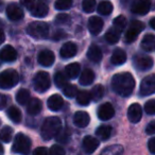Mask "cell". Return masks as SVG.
I'll list each match as a JSON object with an SVG mask.
<instances>
[{"label": "cell", "instance_id": "51", "mask_svg": "<svg viewBox=\"0 0 155 155\" xmlns=\"http://www.w3.org/2000/svg\"><path fill=\"white\" fill-rule=\"evenodd\" d=\"M64 36H66V34H65L64 32H62V31H58L56 34L53 35V38L54 39H60V38H62V37H64Z\"/></svg>", "mask_w": 155, "mask_h": 155}, {"label": "cell", "instance_id": "36", "mask_svg": "<svg viewBox=\"0 0 155 155\" xmlns=\"http://www.w3.org/2000/svg\"><path fill=\"white\" fill-rule=\"evenodd\" d=\"M119 38H120V33L118 31H116L114 28L108 30L105 34V39L107 43L110 44H116L118 43Z\"/></svg>", "mask_w": 155, "mask_h": 155}, {"label": "cell", "instance_id": "28", "mask_svg": "<svg viewBox=\"0 0 155 155\" xmlns=\"http://www.w3.org/2000/svg\"><path fill=\"white\" fill-rule=\"evenodd\" d=\"M65 72L70 79H75L80 74V65L78 63H71V64L67 65L65 68Z\"/></svg>", "mask_w": 155, "mask_h": 155}, {"label": "cell", "instance_id": "31", "mask_svg": "<svg viewBox=\"0 0 155 155\" xmlns=\"http://www.w3.org/2000/svg\"><path fill=\"white\" fill-rule=\"evenodd\" d=\"M12 137H13V129L11 127H8V125L3 127L0 131V139L5 143H8L12 140Z\"/></svg>", "mask_w": 155, "mask_h": 155}, {"label": "cell", "instance_id": "9", "mask_svg": "<svg viewBox=\"0 0 155 155\" xmlns=\"http://www.w3.org/2000/svg\"><path fill=\"white\" fill-rule=\"evenodd\" d=\"M7 16L9 19L13 20V21H17L24 18V11L16 3H10L7 7Z\"/></svg>", "mask_w": 155, "mask_h": 155}, {"label": "cell", "instance_id": "54", "mask_svg": "<svg viewBox=\"0 0 155 155\" xmlns=\"http://www.w3.org/2000/svg\"><path fill=\"white\" fill-rule=\"evenodd\" d=\"M5 154V150H3V147L0 144V155H3Z\"/></svg>", "mask_w": 155, "mask_h": 155}, {"label": "cell", "instance_id": "13", "mask_svg": "<svg viewBox=\"0 0 155 155\" xmlns=\"http://www.w3.org/2000/svg\"><path fill=\"white\" fill-rule=\"evenodd\" d=\"M37 61L38 63L44 67H50L55 61V56H54V53L51 51V50H43V51L39 52L38 58H37Z\"/></svg>", "mask_w": 155, "mask_h": 155}, {"label": "cell", "instance_id": "8", "mask_svg": "<svg viewBox=\"0 0 155 155\" xmlns=\"http://www.w3.org/2000/svg\"><path fill=\"white\" fill-rule=\"evenodd\" d=\"M144 29L143 22L139 21V20H133L130 25L129 30L125 33V41L127 43H132L137 38L138 34Z\"/></svg>", "mask_w": 155, "mask_h": 155}, {"label": "cell", "instance_id": "30", "mask_svg": "<svg viewBox=\"0 0 155 155\" xmlns=\"http://www.w3.org/2000/svg\"><path fill=\"white\" fill-rule=\"evenodd\" d=\"M8 117L13 121L14 123H19L21 121V112L16 106H11L8 110Z\"/></svg>", "mask_w": 155, "mask_h": 155}, {"label": "cell", "instance_id": "15", "mask_svg": "<svg viewBox=\"0 0 155 155\" xmlns=\"http://www.w3.org/2000/svg\"><path fill=\"white\" fill-rule=\"evenodd\" d=\"M99 144V139L93 137V136H85L84 139H83V149H84L86 154H93L97 150Z\"/></svg>", "mask_w": 155, "mask_h": 155}, {"label": "cell", "instance_id": "19", "mask_svg": "<svg viewBox=\"0 0 155 155\" xmlns=\"http://www.w3.org/2000/svg\"><path fill=\"white\" fill-rule=\"evenodd\" d=\"M31 14L34 17H38V18H43L45 17L46 15L49 12V8L46 3L41 2V1H38L37 3H35L34 5L32 7V9L30 10Z\"/></svg>", "mask_w": 155, "mask_h": 155}, {"label": "cell", "instance_id": "17", "mask_svg": "<svg viewBox=\"0 0 155 155\" xmlns=\"http://www.w3.org/2000/svg\"><path fill=\"white\" fill-rule=\"evenodd\" d=\"M16 58H17V52L12 46H5L0 51V60L3 62H14Z\"/></svg>", "mask_w": 155, "mask_h": 155}, {"label": "cell", "instance_id": "49", "mask_svg": "<svg viewBox=\"0 0 155 155\" xmlns=\"http://www.w3.org/2000/svg\"><path fill=\"white\" fill-rule=\"evenodd\" d=\"M148 148L152 154H155V137L151 138L148 142Z\"/></svg>", "mask_w": 155, "mask_h": 155}, {"label": "cell", "instance_id": "38", "mask_svg": "<svg viewBox=\"0 0 155 155\" xmlns=\"http://www.w3.org/2000/svg\"><path fill=\"white\" fill-rule=\"evenodd\" d=\"M54 83H55V85L60 89H63L67 84H68V83H67L66 77L63 74V72H56L55 73V75H54Z\"/></svg>", "mask_w": 155, "mask_h": 155}, {"label": "cell", "instance_id": "50", "mask_svg": "<svg viewBox=\"0 0 155 155\" xmlns=\"http://www.w3.org/2000/svg\"><path fill=\"white\" fill-rule=\"evenodd\" d=\"M7 105V97L2 94H0V110H3Z\"/></svg>", "mask_w": 155, "mask_h": 155}, {"label": "cell", "instance_id": "21", "mask_svg": "<svg viewBox=\"0 0 155 155\" xmlns=\"http://www.w3.org/2000/svg\"><path fill=\"white\" fill-rule=\"evenodd\" d=\"M89 121H91V117L86 112H77L73 116V122L79 127H87Z\"/></svg>", "mask_w": 155, "mask_h": 155}, {"label": "cell", "instance_id": "35", "mask_svg": "<svg viewBox=\"0 0 155 155\" xmlns=\"http://www.w3.org/2000/svg\"><path fill=\"white\" fill-rule=\"evenodd\" d=\"M113 28L115 29L116 31H118L119 33H121L123 31V29L125 28V26H127V19H125L124 16L120 15L118 16V17H116L114 19V21H113Z\"/></svg>", "mask_w": 155, "mask_h": 155}, {"label": "cell", "instance_id": "43", "mask_svg": "<svg viewBox=\"0 0 155 155\" xmlns=\"http://www.w3.org/2000/svg\"><path fill=\"white\" fill-rule=\"evenodd\" d=\"M49 153L50 155H65V150L63 147L58 146V144H53L50 148Z\"/></svg>", "mask_w": 155, "mask_h": 155}, {"label": "cell", "instance_id": "42", "mask_svg": "<svg viewBox=\"0 0 155 155\" xmlns=\"http://www.w3.org/2000/svg\"><path fill=\"white\" fill-rule=\"evenodd\" d=\"M144 110L148 115H155V99H151L144 105Z\"/></svg>", "mask_w": 155, "mask_h": 155}, {"label": "cell", "instance_id": "6", "mask_svg": "<svg viewBox=\"0 0 155 155\" xmlns=\"http://www.w3.org/2000/svg\"><path fill=\"white\" fill-rule=\"evenodd\" d=\"M33 85L34 89L37 93H45L50 88L51 81H50V75L46 71H39L35 74L33 79Z\"/></svg>", "mask_w": 155, "mask_h": 155}, {"label": "cell", "instance_id": "44", "mask_svg": "<svg viewBox=\"0 0 155 155\" xmlns=\"http://www.w3.org/2000/svg\"><path fill=\"white\" fill-rule=\"evenodd\" d=\"M55 137H56V140H58V142H67L68 141L69 135H68V133H67V131L61 129L60 132L56 134Z\"/></svg>", "mask_w": 155, "mask_h": 155}, {"label": "cell", "instance_id": "4", "mask_svg": "<svg viewBox=\"0 0 155 155\" xmlns=\"http://www.w3.org/2000/svg\"><path fill=\"white\" fill-rule=\"evenodd\" d=\"M18 82H19V75L14 69H7L0 73V88H12L16 86Z\"/></svg>", "mask_w": 155, "mask_h": 155}, {"label": "cell", "instance_id": "25", "mask_svg": "<svg viewBox=\"0 0 155 155\" xmlns=\"http://www.w3.org/2000/svg\"><path fill=\"white\" fill-rule=\"evenodd\" d=\"M141 48L147 52L155 50V35L147 34L141 41Z\"/></svg>", "mask_w": 155, "mask_h": 155}, {"label": "cell", "instance_id": "52", "mask_svg": "<svg viewBox=\"0 0 155 155\" xmlns=\"http://www.w3.org/2000/svg\"><path fill=\"white\" fill-rule=\"evenodd\" d=\"M5 41V32L2 30H0V45L3 44V41Z\"/></svg>", "mask_w": 155, "mask_h": 155}, {"label": "cell", "instance_id": "26", "mask_svg": "<svg viewBox=\"0 0 155 155\" xmlns=\"http://www.w3.org/2000/svg\"><path fill=\"white\" fill-rule=\"evenodd\" d=\"M112 63L114 65H117V66H120V65L124 64L125 61H127V54L123 51L122 49H116L114 52H113L112 58H110Z\"/></svg>", "mask_w": 155, "mask_h": 155}, {"label": "cell", "instance_id": "12", "mask_svg": "<svg viewBox=\"0 0 155 155\" xmlns=\"http://www.w3.org/2000/svg\"><path fill=\"white\" fill-rule=\"evenodd\" d=\"M142 117V110L141 106L138 103H133L127 110V118L132 123H137L140 121Z\"/></svg>", "mask_w": 155, "mask_h": 155}, {"label": "cell", "instance_id": "39", "mask_svg": "<svg viewBox=\"0 0 155 155\" xmlns=\"http://www.w3.org/2000/svg\"><path fill=\"white\" fill-rule=\"evenodd\" d=\"M72 5V0H56L54 3V7L56 10L60 11H64V10H68Z\"/></svg>", "mask_w": 155, "mask_h": 155}, {"label": "cell", "instance_id": "29", "mask_svg": "<svg viewBox=\"0 0 155 155\" xmlns=\"http://www.w3.org/2000/svg\"><path fill=\"white\" fill-rule=\"evenodd\" d=\"M16 101L20 104V105H27L28 102L30 101V93L27 89L22 88L19 89L16 94Z\"/></svg>", "mask_w": 155, "mask_h": 155}, {"label": "cell", "instance_id": "48", "mask_svg": "<svg viewBox=\"0 0 155 155\" xmlns=\"http://www.w3.org/2000/svg\"><path fill=\"white\" fill-rule=\"evenodd\" d=\"M33 155H48V150L44 147H39L33 151Z\"/></svg>", "mask_w": 155, "mask_h": 155}, {"label": "cell", "instance_id": "27", "mask_svg": "<svg viewBox=\"0 0 155 155\" xmlns=\"http://www.w3.org/2000/svg\"><path fill=\"white\" fill-rule=\"evenodd\" d=\"M96 135L100 140H107L112 135V127L110 125H100L97 130H96Z\"/></svg>", "mask_w": 155, "mask_h": 155}, {"label": "cell", "instance_id": "20", "mask_svg": "<svg viewBox=\"0 0 155 155\" xmlns=\"http://www.w3.org/2000/svg\"><path fill=\"white\" fill-rule=\"evenodd\" d=\"M41 108H43V104H41V101L37 98H33V99H30V101L27 104V112H28L29 115L31 116H36L39 113L41 112Z\"/></svg>", "mask_w": 155, "mask_h": 155}, {"label": "cell", "instance_id": "24", "mask_svg": "<svg viewBox=\"0 0 155 155\" xmlns=\"http://www.w3.org/2000/svg\"><path fill=\"white\" fill-rule=\"evenodd\" d=\"M94 80H95V73H94V71L91 70V69L87 68L81 72L79 82H80V84L83 85V86H87V85L91 84V83L94 82Z\"/></svg>", "mask_w": 155, "mask_h": 155}, {"label": "cell", "instance_id": "40", "mask_svg": "<svg viewBox=\"0 0 155 155\" xmlns=\"http://www.w3.org/2000/svg\"><path fill=\"white\" fill-rule=\"evenodd\" d=\"M63 93H64V95L66 96L67 98H74V97H77L78 89L74 85L67 84L66 86L63 88Z\"/></svg>", "mask_w": 155, "mask_h": 155}, {"label": "cell", "instance_id": "11", "mask_svg": "<svg viewBox=\"0 0 155 155\" xmlns=\"http://www.w3.org/2000/svg\"><path fill=\"white\" fill-rule=\"evenodd\" d=\"M153 60L150 56H137L134 58V66L141 71H147L153 67Z\"/></svg>", "mask_w": 155, "mask_h": 155}, {"label": "cell", "instance_id": "23", "mask_svg": "<svg viewBox=\"0 0 155 155\" xmlns=\"http://www.w3.org/2000/svg\"><path fill=\"white\" fill-rule=\"evenodd\" d=\"M87 58L93 63H99L102 60V51L98 46L91 45L87 51Z\"/></svg>", "mask_w": 155, "mask_h": 155}, {"label": "cell", "instance_id": "2", "mask_svg": "<svg viewBox=\"0 0 155 155\" xmlns=\"http://www.w3.org/2000/svg\"><path fill=\"white\" fill-rule=\"evenodd\" d=\"M61 127H62V122L60 118L54 116L46 118L41 129V135L43 139L50 140L55 137L56 134L60 132Z\"/></svg>", "mask_w": 155, "mask_h": 155}, {"label": "cell", "instance_id": "5", "mask_svg": "<svg viewBox=\"0 0 155 155\" xmlns=\"http://www.w3.org/2000/svg\"><path fill=\"white\" fill-rule=\"evenodd\" d=\"M27 33L37 39L46 38L49 34V26L43 21L31 22L27 28Z\"/></svg>", "mask_w": 155, "mask_h": 155}, {"label": "cell", "instance_id": "41", "mask_svg": "<svg viewBox=\"0 0 155 155\" xmlns=\"http://www.w3.org/2000/svg\"><path fill=\"white\" fill-rule=\"evenodd\" d=\"M83 11L86 13H91L96 9V0H83L82 2Z\"/></svg>", "mask_w": 155, "mask_h": 155}, {"label": "cell", "instance_id": "3", "mask_svg": "<svg viewBox=\"0 0 155 155\" xmlns=\"http://www.w3.org/2000/svg\"><path fill=\"white\" fill-rule=\"evenodd\" d=\"M31 139L22 133H18L14 138L12 151L18 154L28 155L31 150Z\"/></svg>", "mask_w": 155, "mask_h": 155}, {"label": "cell", "instance_id": "33", "mask_svg": "<svg viewBox=\"0 0 155 155\" xmlns=\"http://www.w3.org/2000/svg\"><path fill=\"white\" fill-rule=\"evenodd\" d=\"M91 101V94L88 91H80V93L77 94V102L80 105H88Z\"/></svg>", "mask_w": 155, "mask_h": 155}, {"label": "cell", "instance_id": "16", "mask_svg": "<svg viewBox=\"0 0 155 155\" xmlns=\"http://www.w3.org/2000/svg\"><path fill=\"white\" fill-rule=\"evenodd\" d=\"M103 20L98 16H91L88 20V30L93 35H98L103 29Z\"/></svg>", "mask_w": 155, "mask_h": 155}, {"label": "cell", "instance_id": "14", "mask_svg": "<svg viewBox=\"0 0 155 155\" xmlns=\"http://www.w3.org/2000/svg\"><path fill=\"white\" fill-rule=\"evenodd\" d=\"M151 8V0H137L132 7V12L138 15H146Z\"/></svg>", "mask_w": 155, "mask_h": 155}, {"label": "cell", "instance_id": "34", "mask_svg": "<svg viewBox=\"0 0 155 155\" xmlns=\"http://www.w3.org/2000/svg\"><path fill=\"white\" fill-rule=\"evenodd\" d=\"M103 94H104V89H103V86L101 84H98L96 86L93 87L91 91V100L93 101H99L102 97H103Z\"/></svg>", "mask_w": 155, "mask_h": 155}, {"label": "cell", "instance_id": "18", "mask_svg": "<svg viewBox=\"0 0 155 155\" xmlns=\"http://www.w3.org/2000/svg\"><path fill=\"white\" fill-rule=\"evenodd\" d=\"M78 52V47L74 43H71V41H68V43H65L63 45V47L61 48L60 54L63 58H71L77 54Z\"/></svg>", "mask_w": 155, "mask_h": 155}, {"label": "cell", "instance_id": "53", "mask_svg": "<svg viewBox=\"0 0 155 155\" xmlns=\"http://www.w3.org/2000/svg\"><path fill=\"white\" fill-rule=\"evenodd\" d=\"M150 26H151V28H152L153 30H155V17L152 18V19L150 20Z\"/></svg>", "mask_w": 155, "mask_h": 155}, {"label": "cell", "instance_id": "37", "mask_svg": "<svg viewBox=\"0 0 155 155\" xmlns=\"http://www.w3.org/2000/svg\"><path fill=\"white\" fill-rule=\"evenodd\" d=\"M122 153H123L122 147L119 146V144H116V146L108 147L107 149H105L101 153V155H122Z\"/></svg>", "mask_w": 155, "mask_h": 155}, {"label": "cell", "instance_id": "1", "mask_svg": "<svg viewBox=\"0 0 155 155\" xmlns=\"http://www.w3.org/2000/svg\"><path fill=\"white\" fill-rule=\"evenodd\" d=\"M112 88L121 97H129L135 88V79L130 72L117 73L112 79Z\"/></svg>", "mask_w": 155, "mask_h": 155}, {"label": "cell", "instance_id": "7", "mask_svg": "<svg viewBox=\"0 0 155 155\" xmlns=\"http://www.w3.org/2000/svg\"><path fill=\"white\" fill-rule=\"evenodd\" d=\"M139 93L141 96H150L155 94V74L148 75L141 81Z\"/></svg>", "mask_w": 155, "mask_h": 155}, {"label": "cell", "instance_id": "47", "mask_svg": "<svg viewBox=\"0 0 155 155\" xmlns=\"http://www.w3.org/2000/svg\"><path fill=\"white\" fill-rule=\"evenodd\" d=\"M20 3L28 10H31L33 5H35V0H20Z\"/></svg>", "mask_w": 155, "mask_h": 155}, {"label": "cell", "instance_id": "46", "mask_svg": "<svg viewBox=\"0 0 155 155\" xmlns=\"http://www.w3.org/2000/svg\"><path fill=\"white\" fill-rule=\"evenodd\" d=\"M146 132H147V134H149V135H154L155 134V120L151 121V122L149 123L148 127H147Z\"/></svg>", "mask_w": 155, "mask_h": 155}, {"label": "cell", "instance_id": "10", "mask_svg": "<svg viewBox=\"0 0 155 155\" xmlns=\"http://www.w3.org/2000/svg\"><path fill=\"white\" fill-rule=\"evenodd\" d=\"M98 118L102 121H106V120H110V118H113L115 114V110L114 107L110 103H103L99 106L98 108Z\"/></svg>", "mask_w": 155, "mask_h": 155}, {"label": "cell", "instance_id": "32", "mask_svg": "<svg viewBox=\"0 0 155 155\" xmlns=\"http://www.w3.org/2000/svg\"><path fill=\"white\" fill-rule=\"evenodd\" d=\"M113 9H114V7L110 1H102V2L99 3L97 8L98 12L101 15H110L113 12Z\"/></svg>", "mask_w": 155, "mask_h": 155}, {"label": "cell", "instance_id": "45", "mask_svg": "<svg viewBox=\"0 0 155 155\" xmlns=\"http://www.w3.org/2000/svg\"><path fill=\"white\" fill-rule=\"evenodd\" d=\"M68 20H69V16L67 15V14H58V16H56V18H55V22L56 24H58V25H65V24H67L68 22Z\"/></svg>", "mask_w": 155, "mask_h": 155}, {"label": "cell", "instance_id": "22", "mask_svg": "<svg viewBox=\"0 0 155 155\" xmlns=\"http://www.w3.org/2000/svg\"><path fill=\"white\" fill-rule=\"evenodd\" d=\"M48 107L52 110V112H58L61 108L63 107V104H64V100L61 97L60 95H52L51 97H49L47 101Z\"/></svg>", "mask_w": 155, "mask_h": 155}]
</instances>
